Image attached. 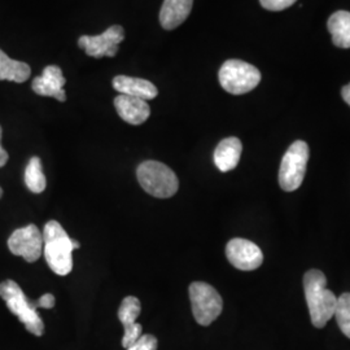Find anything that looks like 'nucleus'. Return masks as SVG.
<instances>
[{"mask_svg": "<svg viewBox=\"0 0 350 350\" xmlns=\"http://www.w3.org/2000/svg\"><path fill=\"white\" fill-rule=\"evenodd\" d=\"M193 0H163L160 11V24L165 30H174L187 20Z\"/></svg>", "mask_w": 350, "mask_h": 350, "instance_id": "obj_15", "label": "nucleus"}, {"mask_svg": "<svg viewBox=\"0 0 350 350\" xmlns=\"http://www.w3.org/2000/svg\"><path fill=\"white\" fill-rule=\"evenodd\" d=\"M332 42L338 49H350V12H335L327 23Z\"/></svg>", "mask_w": 350, "mask_h": 350, "instance_id": "obj_17", "label": "nucleus"}, {"mask_svg": "<svg viewBox=\"0 0 350 350\" xmlns=\"http://www.w3.org/2000/svg\"><path fill=\"white\" fill-rule=\"evenodd\" d=\"M113 88L120 95H127L148 101L154 99L159 94L157 88L147 79L129 75H117L113 78Z\"/></svg>", "mask_w": 350, "mask_h": 350, "instance_id": "obj_14", "label": "nucleus"}, {"mask_svg": "<svg viewBox=\"0 0 350 350\" xmlns=\"http://www.w3.org/2000/svg\"><path fill=\"white\" fill-rule=\"evenodd\" d=\"M309 161V146L297 140L295 142L283 156L279 170V185L287 192L300 188L306 174Z\"/></svg>", "mask_w": 350, "mask_h": 350, "instance_id": "obj_6", "label": "nucleus"}, {"mask_svg": "<svg viewBox=\"0 0 350 350\" xmlns=\"http://www.w3.org/2000/svg\"><path fill=\"white\" fill-rule=\"evenodd\" d=\"M114 107L118 116L130 125H142L150 116L148 103L139 98L118 95L114 99Z\"/></svg>", "mask_w": 350, "mask_h": 350, "instance_id": "obj_13", "label": "nucleus"}, {"mask_svg": "<svg viewBox=\"0 0 350 350\" xmlns=\"http://www.w3.org/2000/svg\"><path fill=\"white\" fill-rule=\"evenodd\" d=\"M140 312L142 305L137 297L129 296L121 302L118 309V319L125 328V335L122 338V347L125 349L130 348L142 336L143 328L137 323V318L140 315Z\"/></svg>", "mask_w": 350, "mask_h": 350, "instance_id": "obj_12", "label": "nucleus"}, {"mask_svg": "<svg viewBox=\"0 0 350 350\" xmlns=\"http://www.w3.org/2000/svg\"><path fill=\"white\" fill-rule=\"evenodd\" d=\"M30 75L31 69L27 64L13 60L4 51L0 50V81L23 83L30 78Z\"/></svg>", "mask_w": 350, "mask_h": 350, "instance_id": "obj_18", "label": "nucleus"}, {"mask_svg": "<svg viewBox=\"0 0 350 350\" xmlns=\"http://www.w3.org/2000/svg\"><path fill=\"white\" fill-rule=\"evenodd\" d=\"M226 256L230 263L241 271H253L263 262L262 250L247 239H232L226 247Z\"/></svg>", "mask_w": 350, "mask_h": 350, "instance_id": "obj_10", "label": "nucleus"}, {"mask_svg": "<svg viewBox=\"0 0 350 350\" xmlns=\"http://www.w3.org/2000/svg\"><path fill=\"white\" fill-rule=\"evenodd\" d=\"M43 254L51 270L57 275L70 274L73 269V252L81 244L68 237L63 226L57 221H50L43 230Z\"/></svg>", "mask_w": 350, "mask_h": 350, "instance_id": "obj_1", "label": "nucleus"}, {"mask_svg": "<svg viewBox=\"0 0 350 350\" xmlns=\"http://www.w3.org/2000/svg\"><path fill=\"white\" fill-rule=\"evenodd\" d=\"M159 341L153 335H142L140 338L126 350H157Z\"/></svg>", "mask_w": 350, "mask_h": 350, "instance_id": "obj_21", "label": "nucleus"}, {"mask_svg": "<svg viewBox=\"0 0 350 350\" xmlns=\"http://www.w3.org/2000/svg\"><path fill=\"white\" fill-rule=\"evenodd\" d=\"M219 83L231 95H244L258 86L261 72L252 64L241 60H227L218 73Z\"/></svg>", "mask_w": 350, "mask_h": 350, "instance_id": "obj_5", "label": "nucleus"}, {"mask_svg": "<svg viewBox=\"0 0 350 350\" xmlns=\"http://www.w3.org/2000/svg\"><path fill=\"white\" fill-rule=\"evenodd\" d=\"M55 304H56V299H55V296H53L52 293H46V295H43L39 300L36 301L37 309H39V308L52 309V308L55 306Z\"/></svg>", "mask_w": 350, "mask_h": 350, "instance_id": "obj_23", "label": "nucleus"}, {"mask_svg": "<svg viewBox=\"0 0 350 350\" xmlns=\"http://www.w3.org/2000/svg\"><path fill=\"white\" fill-rule=\"evenodd\" d=\"M1 195H3V189L0 188V198H1Z\"/></svg>", "mask_w": 350, "mask_h": 350, "instance_id": "obj_26", "label": "nucleus"}, {"mask_svg": "<svg viewBox=\"0 0 350 350\" xmlns=\"http://www.w3.org/2000/svg\"><path fill=\"white\" fill-rule=\"evenodd\" d=\"M0 297L7 304L11 313L21 321L30 334L36 336L43 335L44 323L38 314L36 301L31 302L29 300L16 282L5 280L0 283Z\"/></svg>", "mask_w": 350, "mask_h": 350, "instance_id": "obj_3", "label": "nucleus"}, {"mask_svg": "<svg viewBox=\"0 0 350 350\" xmlns=\"http://www.w3.org/2000/svg\"><path fill=\"white\" fill-rule=\"evenodd\" d=\"M1 137H3V130L0 126V167H3L5 163H8V153L1 147Z\"/></svg>", "mask_w": 350, "mask_h": 350, "instance_id": "obj_24", "label": "nucleus"}, {"mask_svg": "<svg viewBox=\"0 0 350 350\" xmlns=\"http://www.w3.org/2000/svg\"><path fill=\"white\" fill-rule=\"evenodd\" d=\"M304 289L312 323L323 328L335 315L338 297L327 288V278L319 270H309L304 276Z\"/></svg>", "mask_w": 350, "mask_h": 350, "instance_id": "obj_2", "label": "nucleus"}, {"mask_svg": "<svg viewBox=\"0 0 350 350\" xmlns=\"http://www.w3.org/2000/svg\"><path fill=\"white\" fill-rule=\"evenodd\" d=\"M241 152L243 144L240 139L235 137L224 139L214 150V163L222 173L231 172L238 166Z\"/></svg>", "mask_w": 350, "mask_h": 350, "instance_id": "obj_16", "label": "nucleus"}, {"mask_svg": "<svg viewBox=\"0 0 350 350\" xmlns=\"http://www.w3.org/2000/svg\"><path fill=\"white\" fill-rule=\"evenodd\" d=\"M25 185L31 192L34 193H40L44 191L47 186L46 175L43 173L42 169V161L40 159L34 156L30 159L25 169Z\"/></svg>", "mask_w": 350, "mask_h": 350, "instance_id": "obj_19", "label": "nucleus"}, {"mask_svg": "<svg viewBox=\"0 0 350 350\" xmlns=\"http://www.w3.org/2000/svg\"><path fill=\"white\" fill-rule=\"evenodd\" d=\"M341 96H342V99L345 100V103L350 105V83L342 88V90H341Z\"/></svg>", "mask_w": 350, "mask_h": 350, "instance_id": "obj_25", "label": "nucleus"}, {"mask_svg": "<svg viewBox=\"0 0 350 350\" xmlns=\"http://www.w3.org/2000/svg\"><path fill=\"white\" fill-rule=\"evenodd\" d=\"M8 248L26 262H36L43 253V234L36 225L17 228L8 239Z\"/></svg>", "mask_w": 350, "mask_h": 350, "instance_id": "obj_9", "label": "nucleus"}, {"mask_svg": "<svg viewBox=\"0 0 350 350\" xmlns=\"http://www.w3.org/2000/svg\"><path fill=\"white\" fill-rule=\"evenodd\" d=\"M189 300L196 322L205 327L212 325L224 309L221 295L205 282H193L189 286Z\"/></svg>", "mask_w": 350, "mask_h": 350, "instance_id": "obj_7", "label": "nucleus"}, {"mask_svg": "<svg viewBox=\"0 0 350 350\" xmlns=\"http://www.w3.org/2000/svg\"><path fill=\"white\" fill-rule=\"evenodd\" d=\"M297 0H260L261 5L267 11H283L287 10L288 7L293 5Z\"/></svg>", "mask_w": 350, "mask_h": 350, "instance_id": "obj_22", "label": "nucleus"}, {"mask_svg": "<svg viewBox=\"0 0 350 350\" xmlns=\"http://www.w3.org/2000/svg\"><path fill=\"white\" fill-rule=\"evenodd\" d=\"M66 79L63 75V70L57 65H49L44 68L42 75L34 78L33 81V91L40 96L55 98L56 100H66V94L64 86Z\"/></svg>", "mask_w": 350, "mask_h": 350, "instance_id": "obj_11", "label": "nucleus"}, {"mask_svg": "<svg viewBox=\"0 0 350 350\" xmlns=\"http://www.w3.org/2000/svg\"><path fill=\"white\" fill-rule=\"evenodd\" d=\"M125 39V30L120 25L108 27L100 36H82L78 46L91 57H114L120 43Z\"/></svg>", "mask_w": 350, "mask_h": 350, "instance_id": "obj_8", "label": "nucleus"}, {"mask_svg": "<svg viewBox=\"0 0 350 350\" xmlns=\"http://www.w3.org/2000/svg\"><path fill=\"white\" fill-rule=\"evenodd\" d=\"M342 334L350 338V293H342L338 299L335 315Z\"/></svg>", "mask_w": 350, "mask_h": 350, "instance_id": "obj_20", "label": "nucleus"}, {"mask_svg": "<svg viewBox=\"0 0 350 350\" xmlns=\"http://www.w3.org/2000/svg\"><path fill=\"white\" fill-rule=\"evenodd\" d=\"M138 182L142 188L157 199L174 196L179 188V180L174 172L159 161H144L137 170Z\"/></svg>", "mask_w": 350, "mask_h": 350, "instance_id": "obj_4", "label": "nucleus"}]
</instances>
